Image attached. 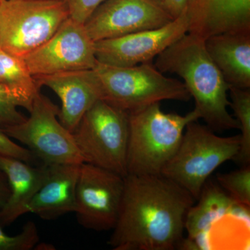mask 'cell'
I'll return each instance as SVG.
<instances>
[{"instance_id":"1","label":"cell","mask_w":250,"mask_h":250,"mask_svg":"<svg viewBox=\"0 0 250 250\" xmlns=\"http://www.w3.org/2000/svg\"><path fill=\"white\" fill-rule=\"evenodd\" d=\"M195 202L187 190L161 174H127L119 216L108 244L113 250L180 248L186 216Z\"/></svg>"},{"instance_id":"2","label":"cell","mask_w":250,"mask_h":250,"mask_svg":"<svg viewBox=\"0 0 250 250\" xmlns=\"http://www.w3.org/2000/svg\"><path fill=\"white\" fill-rule=\"evenodd\" d=\"M154 65L162 73H174L184 80L195 100L194 109L210 129H240L228 109L230 85L210 58L205 39L187 33L156 57Z\"/></svg>"},{"instance_id":"3","label":"cell","mask_w":250,"mask_h":250,"mask_svg":"<svg viewBox=\"0 0 250 250\" xmlns=\"http://www.w3.org/2000/svg\"><path fill=\"white\" fill-rule=\"evenodd\" d=\"M200 118L195 109L185 116L165 113L160 103L129 112L127 174H161L178 149L187 125Z\"/></svg>"},{"instance_id":"4","label":"cell","mask_w":250,"mask_h":250,"mask_svg":"<svg viewBox=\"0 0 250 250\" xmlns=\"http://www.w3.org/2000/svg\"><path fill=\"white\" fill-rule=\"evenodd\" d=\"M93 70L100 100L128 113L164 100L191 98L183 82L166 77L152 62L131 67L98 62Z\"/></svg>"},{"instance_id":"5","label":"cell","mask_w":250,"mask_h":250,"mask_svg":"<svg viewBox=\"0 0 250 250\" xmlns=\"http://www.w3.org/2000/svg\"><path fill=\"white\" fill-rule=\"evenodd\" d=\"M240 143V135L221 137L197 121L190 122L178 149L161 174L187 190L197 202L210 174L236 157Z\"/></svg>"},{"instance_id":"6","label":"cell","mask_w":250,"mask_h":250,"mask_svg":"<svg viewBox=\"0 0 250 250\" xmlns=\"http://www.w3.org/2000/svg\"><path fill=\"white\" fill-rule=\"evenodd\" d=\"M129 113L98 100L72 132L83 162L127 175Z\"/></svg>"},{"instance_id":"7","label":"cell","mask_w":250,"mask_h":250,"mask_svg":"<svg viewBox=\"0 0 250 250\" xmlns=\"http://www.w3.org/2000/svg\"><path fill=\"white\" fill-rule=\"evenodd\" d=\"M69 18L65 0H0V48L22 58Z\"/></svg>"},{"instance_id":"8","label":"cell","mask_w":250,"mask_h":250,"mask_svg":"<svg viewBox=\"0 0 250 250\" xmlns=\"http://www.w3.org/2000/svg\"><path fill=\"white\" fill-rule=\"evenodd\" d=\"M29 112L30 116L25 121L1 131L23 143L41 164L84 163L72 133L59 121V108L48 98L39 91Z\"/></svg>"},{"instance_id":"9","label":"cell","mask_w":250,"mask_h":250,"mask_svg":"<svg viewBox=\"0 0 250 250\" xmlns=\"http://www.w3.org/2000/svg\"><path fill=\"white\" fill-rule=\"evenodd\" d=\"M125 177L83 163L76 187V213L81 226L95 231L113 230L121 210Z\"/></svg>"},{"instance_id":"10","label":"cell","mask_w":250,"mask_h":250,"mask_svg":"<svg viewBox=\"0 0 250 250\" xmlns=\"http://www.w3.org/2000/svg\"><path fill=\"white\" fill-rule=\"evenodd\" d=\"M22 59L34 77L90 70L98 64L95 42L83 24L70 18L45 43Z\"/></svg>"},{"instance_id":"11","label":"cell","mask_w":250,"mask_h":250,"mask_svg":"<svg viewBox=\"0 0 250 250\" xmlns=\"http://www.w3.org/2000/svg\"><path fill=\"white\" fill-rule=\"evenodd\" d=\"M174 18L156 0H106L83 23L94 42L157 29Z\"/></svg>"},{"instance_id":"12","label":"cell","mask_w":250,"mask_h":250,"mask_svg":"<svg viewBox=\"0 0 250 250\" xmlns=\"http://www.w3.org/2000/svg\"><path fill=\"white\" fill-rule=\"evenodd\" d=\"M188 18L186 9L168 24L138 31L121 37L95 42V54L100 63L131 67L152 62L163 51L188 32Z\"/></svg>"},{"instance_id":"13","label":"cell","mask_w":250,"mask_h":250,"mask_svg":"<svg viewBox=\"0 0 250 250\" xmlns=\"http://www.w3.org/2000/svg\"><path fill=\"white\" fill-rule=\"evenodd\" d=\"M38 86L52 90L62 103L59 119L72 133L86 111L100 100L93 69L34 77Z\"/></svg>"},{"instance_id":"14","label":"cell","mask_w":250,"mask_h":250,"mask_svg":"<svg viewBox=\"0 0 250 250\" xmlns=\"http://www.w3.org/2000/svg\"><path fill=\"white\" fill-rule=\"evenodd\" d=\"M188 34L202 39L250 31V0H188Z\"/></svg>"},{"instance_id":"15","label":"cell","mask_w":250,"mask_h":250,"mask_svg":"<svg viewBox=\"0 0 250 250\" xmlns=\"http://www.w3.org/2000/svg\"><path fill=\"white\" fill-rule=\"evenodd\" d=\"M80 167L81 164L48 166L47 177L28 206V213L54 220L75 212Z\"/></svg>"},{"instance_id":"16","label":"cell","mask_w":250,"mask_h":250,"mask_svg":"<svg viewBox=\"0 0 250 250\" xmlns=\"http://www.w3.org/2000/svg\"><path fill=\"white\" fill-rule=\"evenodd\" d=\"M0 170L6 175L10 188L9 199L0 210V225L5 228L28 213V206L47 177L48 166L33 165L0 154Z\"/></svg>"},{"instance_id":"17","label":"cell","mask_w":250,"mask_h":250,"mask_svg":"<svg viewBox=\"0 0 250 250\" xmlns=\"http://www.w3.org/2000/svg\"><path fill=\"white\" fill-rule=\"evenodd\" d=\"M205 47L229 85L250 88V31L210 36Z\"/></svg>"},{"instance_id":"18","label":"cell","mask_w":250,"mask_h":250,"mask_svg":"<svg viewBox=\"0 0 250 250\" xmlns=\"http://www.w3.org/2000/svg\"><path fill=\"white\" fill-rule=\"evenodd\" d=\"M197 200V205L194 204L186 216L185 229L188 238H184L181 245L184 249L199 250L200 241L208 234L214 223L233 208L242 206L233 201L220 186L208 184L207 182Z\"/></svg>"},{"instance_id":"19","label":"cell","mask_w":250,"mask_h":250,"mask_svg":"<svg viewBox=\"0 0 250 250\" xmlns=\"http://www.w3.org/2000/svg\"><path fill=\"white\" fill-rule=\"evenodd\" d=\"M0 84L4 85L22 100L24 108L30 111L33 100L40 91L21 57L0 48Z\"/></svg>"},{"instance_id":"20","label":"cell","mask_w":250,"mask_h":250,"mask_svg":"<svg viewBox=\"0 0 250 250\" xmlns=\"http://www.w3.org/2000/svg\"><path fill=\"white\" fill-rule=\"evenodd\" d=\"M234 116L241 130V143L238 154L233 160L242 166L250 165V88H237L230 85L229 89Z\"/></svg>"},{"instance_id":"21","label":"cell","mask_w":250,"mask_h":250,"mask_svg":"<svg viewBox=\"0 0 250 250\" xmlns=\"http://www.w3.org/2000/svg\"><path fill=\"white\" fill-rule=\"evenodd\" d=\"M220 187L238 203L250 208V166H242L241 169L228 173L217 174Z\"/></svg>"},{"instance_id":"22","label":"cell","mask_w":250,"mask_h":250,"mask_svg":"<svg viewBox=\"0 0 250 250\" xmlns=\"http://www.w3.org/2000/svg\"><path fill=\"white\" fill-rule=\"evenodd\" d=\"M0 225V250H31L40 240L35 223L28 221L16 236L6 234Z\"/></svg>"},{"instance_id":"23","label":"cell","mask_w":250,"mask_h":250,"mask_svg":"<svg viewBox=\"0 0 250 250\" xmlns=\"http://www.w3.org/2000/svg\"><path fill=\"white\" fill-rule=\"evenodd\" d=\"M19 107L24 108L22 100L9 88L0 84V129L25 121L27 118L18 111Z\"/></svg>"},{"instance_id":"24","label":"cell","mask_w":250,"mask_h":250,"mask_svg":"<svg viewBox=\"0 0 250 250\" xmlns=\"http://www.w3.org/2000/svg\"><path fill=\"white\" fill-rule=\"evenodd\" d=\"M0 154L17 158L33 165L41 164L40 161L36 159V156L30 150L15 143L1 129H0Z\"/></svg>"},{"instance_id":"25","label":"cell","mask_w":250,"mask_h":250,"mask_svg":"<svg viewBox=\"0 0 250 250\" xmlns=\"http://www.w3.org/2000/svg\"><path fill=\"white\" fill-rule=\"evenodd\" d=\"M106 0H65L69 16L73 21L83 24L94 11Z\"/></svg>"},{"instance_id":"26","label":"cell","mask_w":250,"mask_h":250,"mask_svg":"<svg viewBox=\"0 0 250 250\" xmlns=\"http://www.w3.org/2000/svg\"><path fill=\"white\" fill-rule=\"evenodd\" d=\"M188 0H165L162 3L166 11L174 19L179 17L187 7Z\"/></svg>"},{"instance_id":"27","label":"cell","mask_w":250,"mask_h":250,"mask_svg":"<svg viewBox=\"0 0 250 250\" xmlns=\"http://www.w3.org/2000/svg\"><path fill=\"white\" fill-rule=\"evenodd\" d=\"M9 196V182L4 172L0 170V210L4 207Z\"/></svg>"},{"instance_id":"28","label":"cell","mask_w":250,"mask_h":250,"mask_svg":"<svg viewBox=\"0 0 250 250\" xmlns=\"http://www.w3.org/2000/svg\"><path fill=\"white\" fill-rule=\"evenodd\" d=\"M156 1H160V2L163 3L164 1H165V0H156Z\"/></svg>"}]
</instances>
